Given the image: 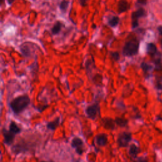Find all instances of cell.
<instances>
[{"instance_id": "obj_13", "label": "cell", "mask_w": 162, "mask_h": 162, "mask_svg": "<svg viewBox=\"0 0 162 162\" xmlns=\"http://www.w3.org/2000/svg\"><path fill=\"white\" fill-rule=\"evenodd\" d=\"M120 20H120V18L118 16L112 15L108 18L107 23L110 27L115 28L119 24Z\"/></svg>"}, {"instance_id": "obj_14", "label": "cell", "mask_w": 162, "mask_h": 162, "mask_svg": "<svg viewBox=\"0 0 162 162\" xmlns=\"http://www.w3.org/2000/svg\"><path fill=\"white\" fill-rule=\"evenodd\" d=\"M63 23L60 21H57L55 22V24L51 27V32L53 35H58L60 32L61 30L63 27Z\"/></svg>"}, {"instance_id": "obj_24", "label": "cell", "mask_w": 162, "mask_h": 162, "mask_svg": "<svg viewBox=\"0 0 162 162\" xmlns=\"http://www.w3.org/2000/svg\"><path fill=\"white\" fill-rule=\"evenodd\" d=\"M158 32H159V35H160V43H161V47H162V26H160L158 27Z\"/></svg>"}, {"instance_id": "obj_9", "label": "cell", "mask_w": 162, "mask_h": 162, "mask_svg": "<svg viewBox=\"0 0 162 162\" xmlns=\"http://www.w3.org/2000/svg\"><path fill=\"white\" fill-rule=\"evenodd\" d=\"M3 134L4 137L5 143H6L8 145H11L14 140L15 134H13L12 133H11L10 130H7L5 129H3Z\"/></svg>"}, {"instance_id": "obj_3", "label": "cell", "mask_w": 162, "mask_h": 162, "mask_svg": "<svg viewBox=\"0 0 162 162\" xmlns=\"http://www.w3.org/2000/svg\"><path fill=\"white\" fill-rule=\"evenodd\" d=\"M39 46L32 42H25L20 46V51L22 55L26 58L31 57L36 51V49L39 48Z\"/></svg>"}, {"instance_id": "obj_17", "label": "cell", "mask_w": 162, "mask_h": 162, "mask_svg": "<svg viewBox=\"0 0 162 162\" xmlns=\"http://www.w3.org/2000/svg\"><path fill=\"white\" fill-rule=\"evenodd\" d=\"M69 4H70V2L69 1V0H62L61 2L60 3L59 8L63 14L66 13V11H67L69 8Z\"/></svg>"}, {"instance_id": "obj_5", "label": "cell", "mask_w": 162, "mask_h": 162, "mask_svg": "<svg viewBox=\"0 0 162 162\" xmlns=\"http://www.w3.org/2000/svg\"><path fill=\"white\" fill-rule=\"evenodd\" d=\"M132 139V135L127 132H124L119 134L117 142L120 147H127Z\"/></svg>"}, {"instance_id": "obj_22", "label": "cell", "mask_w": 162, "mask_h": 162, "mask_svg": "<svg viewBox=\"0 0 162 162\" xmlns=\"http://www.w3.org/2000/svg\"><path fill=\"white\" fill-rule=\"evenodd\" d=\"M110 56L112 59L115 62H118L120 60V58H121V55H120V54L118 51L110 52Z\"/></svg>"}, {"instance_id": "obj_29", "label": "cell", "mask_w": 162, "mask_h": 162, "mask_svg": "<svg viewBox=\"0 0 162 162\" xmlns=\"http://www.w3.org/2000/svg\"><path fill=\"white\" fill-rule=\"evenodd\" d=\"M41 162H46V161H41Z\"/></svg>"}, {"instance_id": "obj_20", "label": "cell", "mask_w": 162, "mask_h": 162, "mask_svg": "<svg viewBox=\"0 0 162 162\" xmlns=\"http://www.w3.org/2000/svg\"><path fill=\"white\" fill-rule=\"evenodd\" d=\"M115 122L117 125L120 126V127H124L127 125L128 121H127V120H126L125 118H121V117H117L115 120Z\"/></svg>"}, {"instance_id": "obj_8", "label": "cell", "mask_w": 162, "mask_h": 162, "mask_svg": "<svg viewBox=\"0 0 162 162\" xmlns=\"http://www.w3.org/2000/svg\"><path fill=\"white\" fill-rule=\"evenodd\" d=\"M130 7V5L127 0H119L117 3V11L119 14L127 11Z\"/></svg>"}, {"instance_id": "obj_15", "label": "cell", "mask_w": 162, "mask_h": 162, "mask_svg": "<svg viewBox=\"0 0 162 162\" xmlns=\"http://www.w3.org/2000/svg\"><path fill=\"white\" fill-rule=\"evenodd\" d=\"M146 51L147 53L149 56L154 57L157 53V47L154 43H148L146 46Z\"/></svg>"}, {"instance_id": "obj_25", "label": "cell", "mask_w": 162, "mask_h": 162, "mask_svg": "<svg viewBox=\"0 0 162 162\" xmlns=\"http://www.w3.org/2000/svg\"><path fill=\"white\" fill-rule=\"evenodd\" d=\"M147 3V0H137L136 4L140 5H146Z\"/></svg>"}, {"instance_id": "obj_27", "label": "cell", "mask_w": 162, "mask_h": 162, "mask_svg": "<svg viewBox=\"0 0 162 162\" xmlns=\"http://www.w3.org/2000/svg\"><path fill=\"white\" fill-rule=\"evenodd\" d=\"M15 2V0H7V3L9 5H11Z\"/></svg>"}, {"instance_id": "obj_21", "label": "cell", "mask_w": 162, "mask_h": 162, "mask_svg": "<svg viewBox=\"0 0 162 162\" xmlns=\"http://www.w3.org/2000/svg\"><path fill=\"white\" fill-rule=\"evenodd\" d=\"M141 69H142L144 73H145V75H148L149 73L150 72V71H151L152 69L151 65H150L145 62H142L141 63Z\"/></svg>"}, {"instance_id": "obj_10", "label": "cell", "mask_w": 162, "mask_h": 162, "mask_svg": "<svg viewBox=\"0 0 162 162\" xmlns=\"http://www.w3.org/2000/svg\"><path fill=\"white\" fill-rule=\"evenodd\" d=\"M86 73L87 75L89 78H91L93 70L96 69V65L95 62L93 58L92 57L91 59H88L86 62Z\"/></svg>"}, {"instance_id": "obj_2", "label": "cell", "mask_w": 162, "mask_h": 162, "mask_svg": "<svg viewBox=\"0 0 162 162\" xmlns=\"http://www.w3.org/2000/svg\"><path fill=\"white\" fill-rule=\"evenodd\" d=\"M139 49V41L137 38H131L125 43L122 49V55L124 57H132L137 55Z\"/></svg>"}, {"instance_id": "obj_23", "label": "cell", "mask_w": 162, "mask_h": 162, "mask_svg": "<svg viewBox=\"0 0 162 162\" xmlns=\"http://www.w3.org/2000/svg\"><path fill=\"white\" fill-rule=\"evenodd\" d=\"M88 0H79V3L82 7H86L87 5Z\"/></svg>"}, {"instance_id": "obj_26", "label": "cell", "mask_w": 162, "mask_h": 162, "mask_svg": "<svg viewBox=\"0 0 162 162\" xmlns=\"http://www.w3.org/2000/svg\"><path fill=\"white\" fill-rule=\"evenodd\" d=\"M137 162H148V161L145 158L140 157L137 159Z\"/></svg>"}, {"instance_id": "obj_19", "label": "cell", "mask_w": 162, "mask_h": 162, "mask_svg": "<svg viewBox=\"0 0 162 162\" xmlns=\"http://www.w3.org/2000/svg\"><path fill=\"white\" fill-rule=\"evenodd\" d=\"M11 133H12L13 134H19L20 133V129L18 127V125L14 122H11L10 124V130H9Z\"/></svg>"}, {"instance_id": "obj_12", "label": "cell", "mask_w": 162, "mask_h": 162, "mask_svg": "<svg viewBox=\"0 0 162 162\" xmlns=\"http://www.w3.org/2000/svg\"><path fill=\"white\" fill-rule=\"evenodd\" d=\"M96 141L99 146H105L108 142V136L105 134H99L96 137Z\"/></svg>"}, {"instance_id": "obj_1", "label": "cell", "mask_w": 162, "mask_h": 162, "mask_svg": "<svg viewBox=\"0 0 162 162\" xmlns=\"http://www.w3.org/2000/svg\"><path fill=\"white\" fill-rule=\"evenodd\" d=\"M31 103V99L27 94L21 95L15 98L10 102V106L11 110L15 114L22 113Z\"/></svg>"}, {"instance_id": "obj_7", "label": "cell", "mask_w": 162, "mask_h": 162, "mask_svg": "<svg viewBox=\"0 0 162 162\" xmlns=\"http://www.w3.org/2000/svg\"><path fill=\"white\" fill-rule=\"evenodd\" d=\"M72 146L75 148L76 152L79 154H82L84 152V143L80 138L75 137L72 141Z\"/></svg>"}, {"instance_id": "obj_28", "label": "cell", "mask_w": 162, "mask_h": 162, "mask_svg": "<svg viewBox=\"0 0 162 162\" xmlns=\"http://www.w3.org/2000/svg\"><path fill=\"white\" fill-rule=\"evenodd\" d=\"M32 1H33V2H35V0H32Z\"/></svg>"}, {"instance_id": "obj_4", "label": "cell", "mask_w": 162, "mask_h": 162, "mask_svg": "<svg viewBox=\"0 0 162 162\" xmlns=\"http://www.w3.org/2000/svg\"><path fill=\"white\" fill-rule=\"evenodd\" d=\"M146 15V11L143 8H139L133 11L131 15L132 28L136 29L139 26V20Z\"/></svg>"}, {"instance_id": "obj_11", "label": "cell", "mask_w": 162, "mask_h": 162, "mask_svg": "<svg viewBox=\"0 0 162 162\" xmlns=\"http://www.w3.org/2000/svg\"><path fill=\"white\" fill-rule=\"evenodd\" d=\"M102 124H103V127L105 129L109 130H113L115 129L116 124L115 122V121H113V119L110 118H105L102 121Z\"/></svg>"}, {"instance_id": "obj_18", "label": "cell", "mask_w": 162, "mask_h": 162, "mask_svg": "<svg viewBox=\"0 0 162 162\" xmlns=\"http://www.w3.org/2000/svg\"><path fill=\"white\" fill-rule=\"evenodd\" d=\"M60 124V118H57L55 121L49 122L47 124V128L48 129L55 130Z\"/></svg>"}, {"instance_id": "obj_16", "label": "cell", "mask_w": 162, "mask_h": 162, "mask_svg": "<svg viewBox=\"0 0 162 162\" xmlns=\"http://www.w3.org/2000/svg\"><path fill=\"white\" fill-rule=\"evenodd\" d=\"M139 151H140V149L139 147H137L135 145H130V148H129V154L130 155V157H132L134 158H136L137 154H139Z\"/></svg>"}, {"instance_id": "obj_6", "label": "cell", "mask_w": 162, "mask_h": 162, "mask_svg": "<svg viewBox=\"0 0 162 162\" xmlns=\"http://www.w3.org/2000/svg\"><path fill=\"white\" fill-rule=\"evenodd\" d=\"M100 108L98 104L95 103L87 106L86 109V113L88 118L91 119H95L99 113Z\"/></svg>"}]
</instances>
